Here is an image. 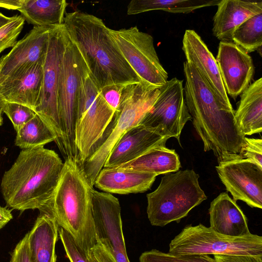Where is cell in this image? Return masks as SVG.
Returning <instances> with one entry per match:
<instances>
[{
    "label": "cell",
    "instance_id": "8",
    "mask_svg": "<svg viewBox=\"0 0 262 262\" xmlns=\"http://www.w3.org/2000/svg\"><path fill=\"white\" fill-rule=\"evenodd\" d=\"M169 253L180 254L262 255V237L224 235L202 224L186 226L171 240Z\"/></svg>",
    "mask_w": 262,
    "mask_h": 262
},
{
    "label": "cell",
    "instance_id": "18",
    "mask_svg": "<svg viewBox=\"0 0 262 262\" xmlns=\"http://www.w3.org/2000/svg\"><path fill=\"white\" fill-rule=\"evenodd\" d=\"M42 64L28 65L7 76L0 84V95L4 100L27 106L34 111L41 90Z\"/></svg>",
    "mask_w": 262,
    "mask_h": 262
},
{
    "label": "cell",
    "instance_id": "32",
    "mask_svg": "<svg viewBox=\"0 0 262 262\" xmlns=\"http://www.w3.org/2000/svg\"><path fill=\"white\" fill-rule=\"evenodd\" d=\"M25 21L21 15H15L12 20L0 29V54L5 49L14 46Z\"/></svg>",
    "mask_w": 262,
    "mask_h": 262
},
{
    "label": "cell",
    "instance_id": "23",
    "mask_svg": "<svg viewBox=\"0 0 262 262\" xmlns=\"http://www.w3.org/2000/svg\"><path fill=\"white\" fill-rule=\"evenodd\" d=\"M59 226L49 213L40 210L32 229L27 233L31 262H56L55 245Z\"/></svg>",
    "mask_w": 262,
    "mask_h": 262
},
{
    "label": "cell",
    "instance_id": "35",
    "mask_svg": "<svg viewBox=\"0 0 262 262\" xmlns=\"http://www.w3.org/2000/svg\"><path fill=\"white\" fill-rule=\"evenodd\" d=\"M127 85L113 84L100 89L103 98L115 111L119 105L122 91Z\"/></svg>",
    "mask_w": 262,
    "mask_h": 262
},
{
    "label": "cell",
    "instance_id": "9",
    "mask_svg": "<svg viewBox=\"0 0 262 262\" xmlns=\"http://www.w3.org/2000/svg\"><path fill=\"white\" fill-rule=\"evenodd\" d=\"M63 29L64 50L58 91V113L67 152V159L77 161L78 151L75 144L76 105L84 62L63 27Z\"/></svg>",
    "mask_w": 262,
    "mask_h": 262
},
{
    "label": "cell",
    "instance_id": "21",
    "mask_svg": "<svg viewBox=\"0 0 262 262\" xmlns=\"http://www.w3.org/2000/svg\"><path fill=\"white\" fill-rule=\"evenodd\" d=\"M236 202L227 192L220 193L214 199L209 209L210 228L231 237L250 235L247 217Z\"/></svg>",
    "mask_w": 262,
    "mask_h": 262
},
{
    "label": "cell",
    "instance_id": "38",
    "mask_svg": "<svg viewBox=\"0 0 262 262\" xmlns=\"http://www.w3.org/2000/svg\"><path fill=\"white\" fill-rule=\"evenodd\" d=\"M215 262H262V255H215Z\"/></svg>",
    "mask_w": 262,
    "mask_h": 262
},
{
    "label": "cell",
    "instance_id": "6",
    "mask_svg": "<svg viewBox=\"0 0 262 262\" xmlns=\"http://www.w3.org/2000/svg\"><path fill=\"white\" fill-rule=\"evenodd\" d=\"M193 169L165 174L158 188L147 194V214L152 226L179 223L207 197Z\"/></svg>",
    "mask_w": 262,
    "mask_h": 262
},
{
    "label": "cell",
    "instance_id": "36",
    "mask_svg": "<svg viewBox=\"0 0 262 262\" xmlns=\"http://www.w3.org/2000/svg\"><path fill=\"white\" fill-rule=\"evenodd\" d=\"M86 257L89 262H116L108 250L100 242L91 249Z\"/></svg>",
    "mask_w": 262,
    "mask_h": 262
},
{
    "label": "cell",
    "instance_id": "13",
    "mask_svg": "<svg viewBox=\"0 0 262 262\" xmlns=\"http://www.w3.org/2000/svg\"><path fill=\"white\" fill-rule=\"evenodd\" d=\"M219 178L234 201H243L252 208H262V167L240 155L217 158Z\"/></svg>",
    "mask_w": 262,
    "mask_h": 262
},
{
    "label": "cell",
    "instance_id": "15",
    "mask_svg": "<svg viewBox=\"0 0 262 262\" xmlns=\"http://www.w3.org/2000/svg\"><path fill=\"white\" fill-rule=\"evenodd\" d=\"M227 95L235 99L248 87L254 73L251 57L233 42L220 41L216 57Z\"/></svg>",
    "mask_w": 262,
    "mask_h": 262
},
{
    "label": "cell",
    "instance_id": "14",
    "mask_svg": "<svg viewBox=\"0 0 262 262\" xmlns=\"http://www.w3.org/2000/svg\"><path fill=\"white\" fill-rule=\"evenodd\" d=\"M93 215L97 242L108 250L116 262H130L122 231L121 206L109 193L91 189Z\"/></svg>",
    "mask_w": 262,
    "mask_h": 262
},
{
    "label": "cell",
    "instance_id": "43",
    "mask_svg": "<svg viewBox=\"0 0 262 262\" xmlns=\"http://www.w3.org/2000/svg\"><path fill=\"white\" fill-rule=\"evenodd\" d=\"M6 78V77H4L2 76L0 74V84L1 83L4 81V80Z\"/></svg>",
    "mask_w": 262,
    "mask_h": 262
},
{
    "label": "cell",
    "instance_id": "30",
    "mask_svg": "<svg viewBox=\"0 0 262 262\" xmlns=\"http://www.w3.org/2000/svg\"><path fill=\"white\" fill-rule=\"evenodd\" d=\"M140 262H215L214 258L204 254H180L164 253L156 249L141 254Z\"/></svg>",
    "mask_w": 262,
    "mask_h": 262
},
{
    "label": "cell",
    "instance_id": "12",
    "mask_svg": "<svg viewBox=\"0 0 262 262\" xmlns=\"http://www.w3.org/2000/svg\"><path fill=\"white\" fill-rule=\"evenodd\" d=\"M185 99L183 80L173 78L160 87L159 95L140 124L161 136L176 138L180 144L182 130L191 121Z\"/></svg>",
    "mask_w": 262,
    "mask_h": 262
},
{
    "label": "cell",
    "instance_id": "41",
    "mask_svg": "<svg viewBox=\"0 0 262 262\" xmlns=\"http://www.w3.org/2000/svg\"><path fill=\"white\" fill-rule=\"evenodd\" d=\"M14 18V16L8 17L0 13V29L8 24Z\"/></svg>",
    "mask_w": 262,
    "mask_h": 262
},
{
    "label": "cell",
    "instance_id": "26",
    "mask_svg": "<svg viewBox=\"0 0 262 262\" xmlns=\"http://www.w3.org/2000/svg\"><path fill=\"white\" fill-rule=\"evenodd\" d=\"M67 6L65 0H23L18 10L34 26H59L63 24Z\"/></svg>",
    "mask_w": 262,
    "mask_h": 262
},
{
    "label": "cell",
    "instance_id": "29",
    "mask_svg": "<svg viewBox=\"0 0 262 262\" xmlns=\"http://www.w3.org/2000/svg\"><path fill=\"white\" fill-rule=\"evenodd\" d=\"M232 42L247 53L259 50L261 53L262 12L243 23L234 31Z\"/></svg>",
    "mask_w": 262,
    "mask_h": 262
},
{
    "label": "cell",
    "instance_id": "5",
    "mask_svg": "<svg viewBox=\"0 0 262 262\" xmlns=\"http://www.w3.org/2000/svg\"><path fill=\"white\" fill-rule=\"evenodd\" d=\"M160 88L141 82L129 84L124 88L111 122L87 159L80 165L91 187L115 144L127 130L140 124L156 101Z\"/></svg>",
    "mask_w": 262,
    "mask_h": 262
},
{
    "label": "cell",
    "instance_id": "28",
    "mask_svg": "<svg viewBox=\"0 0 262 262\" xmlns=\"http://www.w3.org/2000/svg\"><path fill=\"white\" fill-rule=\"evenodd\" d=\"M55 140L51 129L36 114L16 132L14 144L23 150L44 146Z\"/></svg>",
    "mask_w": 262,
    "mask_h": 262
},
{
    "label": "cell",
    "instance_id": "24",
    "mask_svg": "<svg viewBox=\"0 0 262 262\" xmlns=\"http://www.w3.org/2000/svg\"><path fill=\"white\" fill-rule=\"evenodd\" d=\"M235 119L246 136L262 130V78L255 80L241 94Z\"/></svg>",
    "mask_w": 262,
    "mask_h": 262
},
{
    "label": "cell",
    "instance_id": "4",
    "mask_svg": "<svg viewBox=\"0 0 262 262\" xmlns=\"http://www.w3.org/2000/svg\"><path fill=\"white\" fill-rule=\"evenodd\" d=\"M92 187L78 162L66 159L52 198L40 209L54 217L59 227L72 236L86 256L97 243L92 211Z\"/></svg>",
    "mask_w": 262,
    "mask_h": 262
},
{
    "label": "cell",
    "instance_id": "16",
    "mask_svg": "<svg viewBox=\"0 0 262 262\" xmlns=\"http://www.w3.org/2000/svg\"><path fill=\"white\" fill-rule=\"evenodd\" d=\"M182 50L186 61L198 70L219 102L225 107L233 109L225 90L216 59L195 31L190 29L185 31L182 40Z\"/></svg>",
    "mask_w": 262,
    "mask_h": 262
},
{
    "label": "cell",
    "instance_id": "25",
    "mask_svg": "<svg viewBox=\"0 0 262 262\" xmlns=\"http://www.w3.org/2000/svg\"><path fill=\"white\" fill-rule=\"evenodd\" d=\"M181 167L179 157L174 149L165 145H158L143 155L115 168L144 172L156 174L176 172Z\"/></svg>",
    "mask_w": 262,
    "mask_h": 262
},
{
    "label": "cell",
    "instance_id": "17",
    "mask_svg": "<svg viewBox=\"0 0 262 262\" xmlns=\"http://www.w3.org/2000/svg\"><path fill=\"white\" fill-rule=\"evenodd\" d=\"M53 27H36L17 41L11 51L0 60V74L6 77L24 67L43 64L50 35Z\"/></svg>",
    "mask_w": 262,
    "mask_h": 262
},
{
    "label": "cell",
    "instance_id": "22",
    "mask_svg": "<svg viewBox=\"0 0 262 262\" xmlns=\"http://www.w3.org/2000/svg\"><path fill=\"white\" fill-rule=\"evenodd\" d=\"M157 176L138 171L103 168L94 185L107 193L121 194L141 193L150 188Z\"/></svg>",
    "mask_w": 262,
    "mask_h": 262
},
{
    "label": "cell",
    "instance_id": "42",
    "mask_svg": "<svg viewBox=\"0 0 262 262\" xmlns=\"http://www.w3.org/2000/svg\"><path fill=\"white\" fill-rule=\"evenodd\" d=\"M5 102V101L0 95V126L2 125L3 124V117H2V113H3V105H4Z\"/></svg>",
    "mask_w": 262,
    "mask_h": 262
},
{
    "label": "cell",
    "instance_id": "11",
    "mask_svg": "<svg viewBox=\"0 0 262 262\" xmlns=\"http://www.w3.org/2000/svg\"><path fill=\"white\" fill-rule=\"evenodd\" d=\"M111 36L122 56L140 81L160 88L168 81V73L161 64L150 34L136 27L113 30Z\"/></svg>",
    "mask_w": 262,
    "mask_h": 262
},
{
    "label": "cell",
    "instance_id": "10",
    "mask_svg": "<svg viewBox=\"0 0 262 262\" xmlns=\"http://www.w3.org/2000/svg\"><path fill=\"white\" fill-rule=\"evenodd\" d=\"M64 50L62 25L51 32L47 51L42 64L43 77L39 99L34 110L51 129L61 153L67 159V152L58 113V91L60 66Z\"/></svg>",
    "mask_w": 262,
    "mask_h": 262
},
{
    "label": "cell",
    "instance_id": "7",
    "mask_svg": "<svg viewBox=\"0 0 262 262\" xmlns=\"http://www.w3.org/2000/svg\"><path fill=\"white\" fill-rule=\"evenodd\" d=\"M115 112L103 98L100 89L84 63L76 105L75 144L79 165L87 159L92 148L111 122Z\"/></svg>",
    "mask_w": 262,
    "mask_h": 262
},
{
    "label": "cell",
    "instance_id": "2",
    "mask_svg": "<svg viewBox=\"0 0 262 262\" xmlns=\"http://www.w3.org/2000/svg\"><path fill=\"white\" fill-rule=\"evenodd\" d=\"M62 25L100 89L141 82L101 18L75 11L66 13Z\"/></svg>",
    "mask_w": 262,
    "mask_h": 262
},
{
    "label": "cell",
    "instance_id": "19",
    "mask_svg": "<svg viewBox=\"0 0 262 262\" xmlns=\"http://www.w3.org/2000/svg\"><path fill=\"white\" fill-rule=\"evenodd\" d=\"M168 139L139 124L127 130L117 141L103 168H115L129 162L155 146L165 145Z\"/></svg>",
    "mask_w": 262,
    "mask_h": 262
},
{
    "label": "cell",
    "instance_id": "37",
    "mask_svg": "<svg viewBox=\"0 0 262 262\" xmlns=\"http://www.w3.org/2000/svg\"><path fill=\"white\" fill-rule=\"evenodd\" d=\"M10 262H31L27 234L16 245L11 253Z\"/></svg>",
    "mask_w": 262,
    "mask_h": 262
},
{
    "label": "cell",
    "instance_id": "27",
    "mask_svg": "<svg viewBox=\"0 0 262 262\" xmlns=\"http://www.w3.org/2000/svg\"><path fill=\"white\" fill-rule=\"evenodd\" d=\"M221 0H132L127 7L128 15L153 10L188 13L204 7L217 6Z\"/></svg>",
    "mask_w": 262,
    "mask_h": 262
},
{
    "label": "cell",
    "instance_id": "34",
    "mask_svg": "<svg viewBox=\"0 0 262 262\" xmlns=\"http://www.w3.org/2000/svg\"><path fill=\"white\" fill-rule=\"evenodd\" d=\"M240 155L262 167V140L245 137Z\"/></svg>",
    "mask_w": 262,
    "mask_h": 262
},
{
    "label": "cell",
    "instance_id": "20",
    "mask_svg": "<svg viewBox=\"0 0 262 262\" xmlns=\"http://www.w3.org/2000/svg\"><path fill=\"white\" fill-rule=\"evenodd\" d=\"M217 6L212 33L221 41L232 42L236 29L250 17L262 12L261 1L221 0Z\"/></svg>",
    "mask_w": 262,
    "mask_h": 262
},
{
    "label": "cell",
    "instance_id": "39",
    "mask_svg": "<svg viewBox=\"0 0 262 262\" xmlns=\"http://www.w3.org/2000/svg\"><path fill=\"white\" fill-rule=\"evenodd\" d=\"M12 218L11 210L7 207L0 206V229L4 227Z\"/></svg>",
    "mask_w": 262,
    "mask_h": 262
},
{
    "label": "cell",
    "instance_id": "33",
    "mask_svg": "<svg viewBox=\"0 0 262 262\" xmlns=\"http://www.w3.org/2000/svg\"><path fill=\"white\" fill-rule=\"evenodd\" d=\"M58 235L70 262H89L84 252L68 232L59 227Z\"/></svg>",
    "mask_w": 262,
    "mask_h": 262
},
{
    "label": "cell",
    "instance_id": "1",
    "mask_svg": "<svg viewBox=\"0 0 262 262\" xmlns=\"http://www.w3.org/2000/svg\"><path fill=\"white\" fill-rule=\"evenodd\" d=\"M183 71L186 105L204 150L212 151L217 158L224 155H240L246 136L235 119V111L219 102L193 66L185 61Z\"/></svg>",
    "mask_w": 262,
    "mask_h": 262
},
{
    "label": "cell",
    "instance_id": "3",
    "mask_svg": "<svg viewBox=\"0 0 262 262\" xmlns=\"http://www.w3.org/2000/svg\"><path fill=\"white\" fill-rule=\"evenodd\" d=\"M63 165L55 151L44 146L21 150L1 180L7 206L21 212L43 208L53 195Z\"/></svg>",
    "mask_w": 262,
    "mask_h": 262
},
{
    "label": "cell",
    "instance_id": "31",
    "mask_svg": "<svg viewBox=\"0 0 262 262\" xmlns=\"http://www.w3.org/2000/svg\"><path fill=\"white\" fill-rule=\"evenodd\" d=\"M3 112L9 118L16 132L36 115L32 109L27 106L7 101L4 104Z\"/></svg>",
    "mask_w": 262,
    "mask_h": 262
},
{
    "label": "cell",
    "instance_id": "40",
    "mask_svg": "<svg viewBox=\"0 0 262 262\" xmlns=\"http://www.w3.org/2000/svg\"><path fill=\"white\" fill-rule=\"evenodd\" d=\"M23 0H0V7L9 10H18Z\"/></svg>",
    "mask_w": 262,
    "mask_h": 262
}]
</instances>
